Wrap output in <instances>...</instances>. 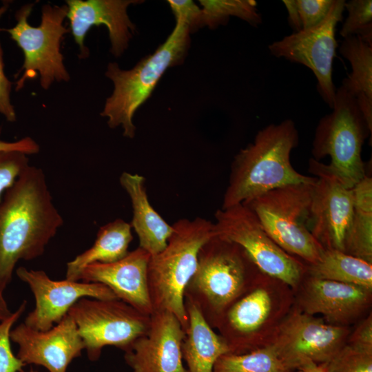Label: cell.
<instances>
[{"label":"cell","mask_w":372,"mask_h":372,"mask_svg":"<svg viewBox=\"0 0 372 372\" xmlns=\"http://www.w3.org/2000/svg\"><path fill=\"white\" fill-rule=\"evenodd\" d=\"M63 225L43 169L29 165L0 199V287L10 284L19 260L43 255Z\"/></svg>","instance_id":"1"},{"label":"cell","mask_w":372,"mask_h":372,"mask_svg":"<svg viewBox=\"0 0 372 372\" xmlns=\"http://www.w3.org/2000/svg\"><path fill=\"white\" fill-rule=\"evenodd\" d=\"M299 141L291 119L259 130L253 143L235 156L221 208L242 203L270 190L290 185L314 183L316 177L298 172L290 161Z\"/></svg>","instance_id":"2"},{"label":"cell","mask_w":372,"mask_h":372,"mask_svg":"<svg viewBox=\"0 0 372 372\" xmlns=\"http://www.w3.org/2000/svg\"><path fill=\"white\" fill-rule=\"evenodd\" d=\"M293 290L260 271L250 287L218 318L212 328L229 352L242 353L269 343L295 304Z\"/></svg>","instance_id":"3"},{"label":"cell","mask_w":372,"mask_h":372,"mask_svg":"<svg viewBox=\"0 0 372 372\" xmlns=\"http://www.w3.org/2000/svg\"><path fill=\"white\" fill-rule=\"evenodd\" d=\"M260 271L238 244L215 234L200 249L196 269L184 292L212 328Z\"/></svg>","instance_id":"4"},{"label":"cell","mask_w":372,"mask_h":372,"mask_svg":"<svg viewBox=\"0 0 372 372\" xmlns=\"http://www.w3.org/2000/svg\"><path fill=\"white\" fill-rule=\"evenodd\" d=\"M172 226L166 247L150 256L147 284L153 311L172 313L186 331L185 289L196 269L200 247L215 234L214 223L200 217L181 218Z\"/></svg>","instance_id":"5"},{"label":"cell","mask_w":372,"mask_h":372,"mask_svg":"<svg viewBox=\"0 0 372 372\" xmlns=\"http://www.w3.org/2000/svg\"><path fill=\"white\" fill-rule=\"evenodd\" d=\"M176 21L165 42L133 68L122 70L115 62L107 65L105 76L113 82L114 90L101 115L107 118L110 128L121 126L125 137H134L133 116L149 97L163 74L169 68L180 64L186 56L191 32L183 22Z\"/></svg>","instance_id":"6"},{"label":"cell","mask_w":372,"mask_h":372,"mask_svg":"<svg viewBox=\"0 0 372 372\" xmlns=\"http://www.w3.org/2000/svg\"><path fill=\"white\" fill-rule=\"evenodd\" d=\"M315 183L278 187L242 203L281 249L307 265L316 262L324 250L309 228Z\"/></svg>","instance_id":"7"},{"label":"cell","mask_w":372,"mask_h":372,"mask_svg":"<svg viewBox=\"0 0 372 372\" xmlns=\"http://www.w3.org/2000/svg\"><path fill=\"white\" fill-rule=\"evenodd\" d=\"M332 112L323 116L316 127L311 153L318 161L327 156V169L346 187L352 189L365 176L361 152L371 132L356 99L342 85L335 92Z\"/></svg>","instance_id":"8"},{"label":"cell","mask_w":372,"mask_h":372,"mask_svg":"<svg viewBox=\"0 0 372 372\" xmlns=\"http://www.w3.org/2000/svg\"><path fill=\"white\" fill-rule=\"evenodd\" d=\"M34 3H27L19 9L15 18L17 24L5 30L22 50L24 61L17 76L23 74L18 80L16 90H20L25 82L40 76V84L48 90L55 82L68 81L70 79L60 51L63 35L70 32L63 23L67 17L68 6L45 4L41 10V21L37 27L28 21Z\"/></svg>","instance_id":"9"},{"label":"cell","mask_w":372,"mask_h":372,"mask_svg":"<svg viewBox=\"0 0 372 372\" xmlns=\"http://www.w3.org/2000/svg\"><path fill=\"white\" fill-rule=\"evenodd\" d=\"M216 236L240 245L263 273L278 279L293 291L307 273V265L287 254L267 234L255 214L242 203L218 209Z\"/></svg>","instance_id":"10"},{"label":"cell","mask_w":372,"mask_h":372,"mask_svg":"<svg viewBox=\"0 0 372 372\" xmlns=\"http://www.w3.org/2000/svg\"><path fill=\"white\" fill-rule=\"evenodd\" d=\"M83 342L88 358H99L102 349L114 346L125 351L148 331L150 316L120 300L83 298L68 311Z\"/></svg>","instance_id":"11"},{"label":"cell","mask_w":372,"mask_h":372,"mask_svg":"<svg viewBox=\"0 0 372 372\" xmlns=\"http://www.w3.org/2000/svg\"><path fill=\"white\" fill-rule=\"evenodd\" d=\"M345 2L335 0L321 23L286 36L268 47L274 56L285 58L310 69L317 79L320 94L331 109L336 92L332 78L333 61L338 47L335 29L342 19Z\"/></svg>","instance_id":"12"},{"label":"cell","mask_w":372,"mask_h":372,"mask_svg":"<svg viewBox=\"0 0 372 372\" xmlns=\"http://www.w3.org/2000/svg\"><path fill=\"white\" fill-rule=\"evenodd\" d=\"M350 330L347 326L326 322L302 311L294 304L269 344L293 371L306 360L329 362L347 343Z\"/></svg>","instance_id":"13"},{"label":"cell","mask_w":372,"mask_h":372,"mask_svg":"<svg viewBox=\"0 0 372 372\" xmlns=\"http://www.w3.org/2000/svg\"><path fill=\"white\" fill-rule=\"evenodd\" d=\"M309 170L317 178L310 207L309 230L324 249L344 252L353 213L352 189L314 158L309 160Z\"/></svg>","instance_id":"14"},{"label":"cell","mask_w":372,"mask_h":372,"mask_svg":"<svg viewBox=\"0 0 372 372\" xmlns=\"http://www.w3.org/2000/svg\"><path fill=\"white\" fill-rule=\"evenodd\" d=\"M17 277L31 289L35 307L24 323L36 330L47 331L60 322L69 309L80 299L118 300L106 285L99 282L51 279L43 270L19 267Z\"/></svg>","instance_id":"15"},{"label":"cell","mask_w":372,"mask_h":372,"mask_svg":"<svg viewBox=\"0 0 372 372\" xmlns=\"http://www.w3.org/2000/svg\"><path fill=\"white\" fill-rule=\"evenodd\" d=\"M185 335L172 313L153 311L148 331L124 351V359L133 372H189L182 355Z\"/></svg>","instance_id":"16"},{"label":"cell","mask_w":372,"mask_h":372,"mask_svg":"<svg viewBox=\"0 0 372 372\" xmlns=\"http://www.w3.org/2000/svg\"><path fill=\"white\" fill-rule=\"evenodd\" d=\"M10 340L19 346L17 357L25 365L43 366L50 372H66L85 349L77 327L68 314L47 331L21 322L11 330Z\"/></svg>","instance_id":"17"},{"label":"cell","mask_w":372,"mask_h":372,"mask_svg":"<svg viewBox=\"0 0 372 372\" xmlns=\"http://www.w3.org/2000/svg\"><path fill=\"white\" fill-rule=\"evenodd\" d=\"M295 305L302 311L322 315L329 323L347 326L371 304L372 289L320 279L306 273L298 288Z\"/></svg>","instance_id":"18"},{"label":"cell","mask_w":372,"mask_h":372,"mask_svg":"<svg viewBox=\"0 0 372 372\" xmlns=\"http://www.w3.org/2000/svg\"><path fill=\"white\" fill-rule=\"evenodd\" d=\"M70 31L79 48V59H86L89 50L85 39L93 26L105 25L108 30L111 52L118 57L127 48L135 32V25L127 14V8L140 3L136 0H67Z\"/></svg>","instance_id":"19"},{"label":"cell","mask_w":372,"mask_h":372,"mask_svg":"<svg viewBox=\"0 0 372 372\" xmlns=\"http://www.w3.org/2000/svg\"><path fill=\"white\" fill-rule=\"evenodd\" d=\"M150 256L138 247L116 262H95L86 266L80 274L79 280L103 284L118 300L150 316L153 312L147 284Z\"/></svg>","instance_id":"20"},{"label":"cell","mask_w":372,"mask_h":372,"mask_svg":"<svg viewBox=\"0 0 372 372\" xmlns=\"http://www.w3.org/2000/svg\"><path fill=\"white\" fill-rule=\"evenodd\" d=\"M119 182L128 194L133 210L130 223L139 240V247L151 256L161 251L173 232L169 225L151 205L145 186V178L124 172Z\"/></svg>","instance_id":"21"},{"label":"cell","mask_w":372,"mask_h":372,"mask_svg":"<svg viewBox=\"0 0 372 372\" xmlns=\"http://www.w3.org/2000/svg\"><path fill=\"white\" fill-rule=\"evenodd\" d=\"M188 316L186 335L182 344L183 359L189 372H213L222 355L229 349L222 337L205 320L198 307L184 299Z\"/></svg>","instance_id":"22"},{"label":"cell","mask_w":372,"mask_h":372,"mask_svg":"<svg viewBox=\"0 0 372 372\" xmlns=\"http://www.w3.org/2000/svg\"><path fill=\"white\" fill-rule=\"evenodd\" d=\"M132 229L130 223L121 218L101 226L93 245L67 263L65 279L78 281L86 266L114 262L124 258L133 240Z\"/></svg>","instance_id":"23"},{"label":"cell","mask_w":372,"mask_h":372,"mask_svg":"<svg viewBox=\"0 0 372 372\" xmlns=\"http://www.w3.org/2000/svg\"><path fill=\"white\" fill-rule=\"evenodd\" d=\"M339 52L351 66L342 85L355 98L372 131V46L357 36H350L344 38Z\"/></svg>","instance_id":"24"},{"label":"cell","mask_w":372,"mask_h":372,"mask_svg":"<svg viewBox=\"0 0 372 372\" xmlns=\"http://www.w3.org/2000/svg\"><path fill=\"white\" fill-rule=\"evenodd\" d=\"M353 213L344 252L372 263V178L365 176L353 188Z\"/></svg>","instance_id":"25"},{"label":"cell","mask_w":372,"mask_h":372,"mask_svg":"<svg viewBox=\"0 0 372 372\" xmlns=\"http://www.w3.org/2000/svg\"><path fill=\"white\" fill-rule=\"evenodd\" d=\"M307 272L320 279L372 289V263L342 251L324 249L316 262L307 265Z\"/></svg>","instance_id":"26"},{"label":"cell","mask_w":372,"mask_h":372,"mask_svg":"<svg viewBox=\"0 0 372 372\" xmlns=\"http://www.w3.org/2000/svg\"><path fill=\"white\" fill-rule=\"evenodd\" d=\"M271 344L242 353H227L216 362L213 372H295Z\"/></svg>","instance_id":"27"},{"label":"cell","mask_w":372,"mask_h":372,"mask_svg":"<svg viewBox=\"0 0 372 372\" xmlns=\"http://www.w3.org/2000/svg\"><path fill=\"white\" fill-rule=\"evenodd\" d=\"M203 26L215 29L236 17L253 26L262 23L255 0H200Z\"/></svg>","instance_id":"28"},{"label":"cell","mask_w":372,"mask_h":372,"mask_svg":"<svg viewBox=\"0 0 372 372\" xmlns=\"http://www.w3.org/2000/svg\"><path fill=\"white\" fill-rule=\"evenodd\" d=\"M348 12L340 34L346 38L357 36L372 46V1L351 0L344 3Z\"/></svg>","instance_id":"29"},{"label":"cell","mask_w":372,"mask_h":372,"mask_svg":"<svg viewBox=\"0 0 372 372\" xmlns=\"http://www.w3.org/2000/svg\"><path fill=\"white\" fill-rule=\"evenodd\" d=\"M326 364L327 372H372V351L346 343Z\"/></svg>","instance_id":"30"},{"label":"cell","mask_w":372,"mask_h":372,"mask_svg":"<svg viewBox=\"0 0 372 372\" xmlns=\"http://www.w3.org/2000/svg\"><path fill=\"white\" fill-rule=\"evenodd\" d=\"M27 301L23 300L18 309L0 322V372H21L25 364L11 349L10 332L14 323L26 309Z\"/></svg>","instance_id":"31"},{"label":"cell","mask_w":372,"mask_h":372,"mask_svg":"<svg viewBox=\"0 0 372 372\" xmlns=\"http://www.w3.org/2000/svg\"><path fill=\"white\" fill-rule=\"evenodd\" d=\"M28 165L27 154L17 151H0V199Z\"/></svg>","instance_id":"32"},{"label":"cell","mask_w":372,"mask_h":372,"mask_svg":"<svg viewBox=\"0 0 372 372\" xmlns=\"http://www.w3.org/2000/svg\"><path fill=\"white\" fill-rule=\"evenodd\" d=\"M335 0H295L302 30L321 23L329 14Z\"/></svg>","instance_id":"33"},{"label":"cell","mask_w":372,"mask_h":372,"mask_svg":"<svg viewBox=\"0 0 372 372\" xmlns=\"http://www.w3.org/2000/svg\"><path fill=\"white\" fill-rule=\"evenodd\" d=\"M167 2L176 21L183 22L190 32L203 27L202 10L193 1L169 0Z\"/></svg>","instance_id":"34"},{"label":"cell","mask_w":372,"mask_h":372,"mask_svg":"<svg viewBox=\"0 0 372 372\" xmlns=\"http://www.w3.org/2000/svg\"><path fill=\"white\" fill-rule=\"evenodd\" d=\"M10 1H4L0 7V18L9 8ZM12 83L9 81L4 73L3 50L0 44V113L4 115L8 121H16V113L14 106L10 103V92Z\"/></svg>","instance_id":"35"},{"label":"cell","mask_w":372,"mask_h":372,"mask_svg":"<svg viewBox=\"0 0 372 372\" xmlns=\"http://www.w3.org/2000/svg\"><path fill=\"white\" fill-rule=\"evenodd\" d=\"M353 347L372 351V315L369 314L361 321L347 341Z\"/></svg>","instance_id":"36"},{"label":"cell","mask_w":372,"mask_h":372,"mask_svg":"<svg viewBox=\"0 0 372 372\" xmlns=\"http://www.w3.org/2000/svg\"><path fill=\"white\" fill-rule=\"evenodd\" d=\"M39 149V144L29 136L14 142L0 141V151H17L29 155L38 153Z\"/></svg>","instance_id":"37"},{"label":"cell","mask_w":372,"mask_h":372,"mask_svg":"<svg viewBox=\"0 0 372 372\" xmlns=\"http://www.w3.org/2000/svg\"><path fill=\"white\" fill-rule=\"evenodd\" d=\"M282 2L287 10L290 25L295 28L297 32L301 30V23L295 0H284Z\"/></svg>","instance_id":"38"},{"label":"cell","mask_w":372,"mask_h":372,"mask_svg":"<svg viewBox=\"0 0 372 372\" xmlns=\"http://www.w3.org/2000/svg\"><path fill=\"white\" fill-rule=\"evenodd\" d=\"M297 370L301 372H327L326 362L319 364L309 360L302 361Z\"/></svg>","instance_id":"39"},{"label":"cell","mask_w":372,"mask_h":372,"mask_svg":"<svg viewBox=\"0 0 372 372\" xmlns=\"http://www.w3.org/2000/svg\"><path fill=\"white\" fill-rule=\"evenodd\" d=\"M3 291L4 289L0 287V322L12 313L4 298Z\"/></svg>","instance_id":"40"},{"label":"cell","mask_w":372,"mask_h":372,"mask_svg":"<svg viewBox=\"0 0 372 372\" xmlns=\"http://www.w3.org/2000/svg\"><path fill=\"white\" fill-rule=\"evenodd\" d=\"M29 372H37V371H34V369H31Z\"/></svg>","instance_id":"41"},{"label":"cell","mask_w":372,"mask_h":372,"mask_svg":"<svg viewBox=\"0 0 372 372\" xmlns=\"http://www.w3.org/2000/svg\"><path fill=\"white\" fill-rule=\"evenodd\" d=\"M295 372H301L300 370H297Z\"/></svg>","instance_id":"42"}]
</instances>
